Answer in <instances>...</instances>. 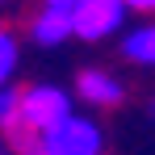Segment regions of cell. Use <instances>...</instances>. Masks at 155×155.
<instances>
[{
  "label": "cell",
  "mask_w": 155,
  "mask_h": 155,
  "mask_svg": "<svg viewBox=\"0 0 155 155\" xmlns=\"http://www.w3.org/2000/svg\"><path fill=\"white\" fill-rule=\"evenodd\" d=\"M42 8H59V13H71L76 0H42Z\"/></svg>",
  "instance_id": "cell-10"
},
{
  "label": "cell",
  "mask_w": 155,
  "mask_h": 155,
  "mask_svg": "<svg viewBox=\"0 0 155 155\" xmlns=\"http://www.w3.org/2000/svg\"><path fill=\"white\" fill-rule=\"evenodd\" d=\"M122 54L138 67H155V21H143L122 34Z\"/></svg>",
  "instance_id": "cell-6"
},
{
  "label": "cell",
  "mask_w": 155,
  "mask_h": 155,
  "mask_svg": "<svg viewBox=\"0 0 155 155\" xmlns=\"http://www.w3.org/2000/svg\"><path fill=\"white\" fill-rule=\"evenodd\" d=\"M101 147H105L101 126L80 113H67L54 126L38 130V155H101Z\"/></svg>",
  "instance_id": "cell-1"
},
{
  "label": "cell",
  "mask_w": 155,
  "mask_h": 155,
  "mask_svg": "<svg viewBox=\"0 0 155 155\" xmlns=\"http://www.w3.org/2000/svg\"><path fill=\"white\" fill-rule=\"evenodd\" d=\"M130 8L122 0H76L71 8V38L80 42H105L126 25Z\"/></svg>",
  "instance_id": "cell-2"
},
{
  "label": "cell",
  "mask_w": 155,
  "mask_h": 155,
  "mask_svg": "<svg viewBox=\"0 0 155 155\" xmlns=\"http://www.w3.org/2000/svg\"><path fill=\"white\" fill-rule=\"evenodd\" d=\"M4 4H8V0H0V8H4Z\"/></svg>",
  "instance_id": "cell-12"
},
{
  "label": "cell",
  "mask_w": 155,
  "mask_h": 155,
  "mask_svg": "<svg viewBox=\"0 0 155 155\" xmlns=\"http://www.w3.org/2000/svg\"><path fill=\"white\" fill-rule=\"evenodd\" d=\"M71 113V92H63L59 84H29L21 88V126L46 130L59 117Z\"/></svg>",
  "instance_id": "cell-3"
},
{
  "label": "cell",
  "mask_w": 155,
  "mask_h": 155,
  "mask_svg": "<svg viewBox=\"0 0 155 155\" xmlns=\"http://www.w3.org/2000/svg\"><path fill=\"white\" fill-rule=\"evenodd\" d=\"M29 38H34V46H63L67 38H71V13H59V8H42V13H34V21H29Z\"/></svg>",
  "instance_id": "cell-5"
},
{
  "label": "cell",
  "mask_w": 155,
  "mask_h": 155,
  "mask_svg": "<svg viewBox=\"0 0 155 155\" xmlns=\"http://www.w3.org/2000/svg\"><path fill=\"white\" fill-rule=\"evenodd\" d=\"M17 126H21V88L4 84L0 88V134H8Z\"/></svg>",
  "instance_id": "cell-8"
},
{
  "label": "cell",
  "mask_w": 155,
  "mask_h": 155,
  "mask_svg": "<svg viewBox=\"0 0 155 155\" xmlns=\"http://www.w3.org/2000/svg\"><path fill=\"white\" fill-rule=\"evenodd\" d=\"M151 117H155V101H151Z\"/></svg>",
  "instance_id": "cell-11"
},
{
  "label": "cell",
  "mask_w": 155,
  "mask_h": 155,
  "mask_svg": "<svg viewBox=\"0 0 155 155\" xmlns=\"http://www.w3.org/2000/svg\"><path fill=\"white\" fill-rule=\"evenodd\" d=\"M76 97L84 105H92V109H113V105L126 101V88H122V80L109 76L105 67H84L76 76Z\"/></svg>",
  "instance_id": "cell-4"
},
{
  "label": "cell",
  "mask_w": 155,
  "mask_h": 155,
  "mask_svg": "<svg viewBox=\"0 0 155 155\" xmlns=\"http://www.w3.org/2000/svg\"><path fill=\"white\" fill-rule=\"evenodd\" d=\"M17 59H21V42H17V34H13L8 25H0V88L13 84V76H17Z\"/></svg>",
  "instance_id": "cell-7"
},
{
  "label": "cell",
  "mask_w": 155,
  "mask_h": 155,
  "mask_svg": "<svg viewBox=\"0 0 155 155\" xmlns=\"http://www.w3.org/2000/svg\"><path fill=\"white\" fill-rule=\"evenodd\" d=\"M130 13H155V0H122Z\"/></svg>",
  "instance_id": "cell-9"
}]
</instances>
